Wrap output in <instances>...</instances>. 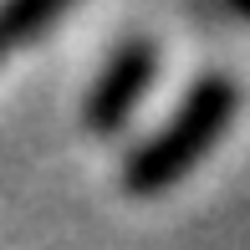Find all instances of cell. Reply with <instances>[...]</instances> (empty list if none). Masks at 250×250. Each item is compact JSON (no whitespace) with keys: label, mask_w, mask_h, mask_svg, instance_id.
<instances>
[{"label":"cell","mask_w":250,"mask_h":250,"mask_svg":"<svg viewBox=\"0 0 250 250\" xmlns=\"http://www.w3.org/2000/svg\"><path fill=\"white\" fill-rule=\"evenodd\" d=\"M235 107H240L235 77L204 72L199 82L189 87V97L168 112L164 128L128 153V164H123V189H128V194H143V199L174 189L179 179L225 138V128L235 123Z\"/></svg>","instance_id":"6da1fadb"},{"label":"cell","mask_w":250,"mask_h":250,"mask_svg":"<svg viewBox=\"0 0 250 250\" xmlns=\"http://www.w3.org/2000/svg\"><path fill=\"white\" fill-rule=\"evenodd\" d=\"M158 72V46L148 36H128L118 51L107 56V66L97 72V82L87 87V102H82V123L92 133H118L123 123L133 118V107L143 102Z\"/></svg>","instance_id":"7a4b0ae2"},{"label":"cell","mask_w":250,"mask_h":250,"mask_svg":"<svg viewBox=\"0 0 250 250\" xmlns=\"http://www.w3.org/2000/svg\"><path fill=\"white\" fill-rule=\"evenodd\" d=\"M56 21V5L51 0H16V5H0V56L21 41H31L36 31H46Z\"/></svg>","instance_id":"3957f363"},{"label":"cell","mask_w":250,"mask_h":250,"mask_svg":"<svg viewBox=\"0 0 250 250\" xmlns=\"http://www.w3.org/2000/svg\"><path fill=\"white\" fill-rule=\"evenodd\" d=\"M235 16H240V21H250V0H235Z\"/></svg>","instance_id":"277c9868"}]
</instances>
